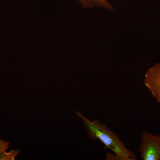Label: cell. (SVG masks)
Listing matches in <instances>:
<instances>
[{
	"mask_svg": "<svg viewBox=\"0 0 160 160\" xmlns=\"http://www.w3.org/2000/svg\"><path fill=\"white\" fill-rule=\"evenodd\" d=\"M9 146L10 143L9 142L0 138V153L7 151Z\"/></svg>",
	"mask_w": 160,
	"mask_h": 160,
	"instance_id": "8992f818",
	"label": "cell"
},
{
	"mask_svg": "<svg viewBox=\"0 0 160 160\" xmlns=\"http://www.w3.org/2000/svg\"><path fill=\"white\" fill-rule=\"evenodd\" d=\"M106 160H129L127 158L124 157L116 153L107 152L106 155Z\"/></svg>",
	"mask_w": 160,
	"mask_h": 160,
	"instance_id": "5b68a950",
	"label": "cell"
},
{
	"mask_svg": "<svg viewBox=\"0 0 160 160\" xmlns=\"http://www.w3.org/2000/svg\"><path fill=\"white\" fill-rule=\"evenodd\" d=\"M138 150L143 160H160V135L143 132Z\"/></svg>",
	"mask_w": 160,
	"mask_h": 160,
	"instance_id": "7a4b0ae2",
	"label": "cell"
},
{
	"mask_svg": "<svg viewBox=\"0 0 160 160\" xmlns=\"http://www.w3.org/2000/svg\"><path fill=\"white\" fill-rule=\"evenodd\" d=\"M144 83L157 102L160 103V63H156L146 71Z\"/></svg>",
	"mask_w": 160,
	"mask_h": 160,
	"instance_id": "3957f363",
	"label": "cell"
},
{
	"mask_svg": "<svg viewBox=\"0 0 160 160\" xmlns=\"http://www.w3.org/2000/svg\"><path fill=\"white\" fill-rule=\"evenodd\" d=\"M76 113L84 123L89 138L94 140H98L104 145L105 149H109L114 153L129 160L137 159L135 154L126 148L119 137L106 125L101 122L98 119L90 121L79 111L76 112Z\"/></svg>",
	"mask_w": 160,
	"mask_h": 160,
	"instance_id": "6da1fadb",
	"label": "cell"
},
{
	"mask_svg": "<svg viewBox=\"0 0 160 160\" xmlns=\"http://www.w3.org/2000/svg\"><path fill=\"white\" fill-rule=\"evenodd\" d=\"M83 7L86 9L101 8L109 11L114 10V6L108 0H78Z\"/></svg>",
	"mask_w": 160,
	"mask_h": 160,
	"instance_id": "277c9868",
	"label": "cell"
}]
</instances>
